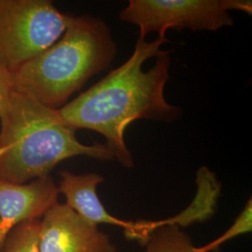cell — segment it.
Masks as SVG:
<instances>
[{
  "label": "cell",
  "instance_id": "6da1fadb",
  "mask_svg": "<svg viewBox=\"0 0 252 252\" xmlns=\"http://www.w3.org/2000/svg\"><path fill=\"white\" fill-rule=\"evenodd\" d=\"M166 41L160 36L152 42L138 38L126 63L58 109L76 130L88 129L104 135L115 160L126 168L134 166L125 142L127 126L140 119L172 123L182 114L181 108L164 97L171 52L160 48Z\"/></svg>",
  "mask_w": 252,
  "mask_h": 252
},
{
  "label": "cell",
  "instance_id": "7a4b0ae2",
  "mask_svg": "<svg viewBox=\"0 0 252 252\" xmlns=\"http://www.w3.org/2000/svg\"><path fill=\"white\" fill-rule=\"evenodd\" d=\"M76 131L58 109L15 89L0 118V180L24 184L46 178L58 163L76 156L115 159L106 144L81 143Z\"/></svg>",
  "mask_w": 252,
  "mask_h": 252
},
{
  "label": "cell",
  "instance_id": "3957f363",
  "mask_svg": "<svg viewBox=\"0 0 252 252\" xmlns=\"http://www.w3.org/2000/svg\"><path fill=\"white\" fill-rule=\"evenodd\" d=\"M117 54L108 25L101 18L71 17L63 36L14 72V88L48 108L60 109Z\"/></svg>",
  "mask_w": 252,
  "mask_h": 252
},
{
  "label": "cell",
  "instance_id": "277c9868",
  "mask_svg": "<svg viewBox=\"0 0 252 252\" xmlns=\"http://www.w3.org/2000/svg\"><path fill=\"white\" fill-rule=\"evenodd\" d=\"M71 17L49 0H0V61L14 72L54 45Z\"/></svg>",
  "mask_w": 252,
  "mask_h": 252
},
{
  "label": "cell",
  "instance_id": "5b68a950",
  "mask_svg": "<svg viewBox=\"0 0 252 252\" xmlns=\"http://www.w3.org/2000/svg\"><path fill=\"white\" fill-rule=\"evenodd\" d=\"M239 10L252 14L250 0H130L120 13L124 22L139 28V38L151 32L165 37L169 29L181 31H216L232 27L230 11Z\"/></svg>",
  "mask_w": 252,
  "mask_h": 252
},
{
  "label": "cell",
  "instance_id": "8992f818",
  "mask_svg": "<svg viewBox=\"0 0 252 252\" xmlns=\"http://www.w3.org/2000/svg\"><path fill=\"white\" fill-rule=\"evenodd\" d=\"M40 252H117L107 234L65 204H55L40 220Z\"/></svg>",
  "mask_w": 252,
  "mask_h": 252
},
{
  "label": "cell",
  "instance_id": "52a82bcc",
  "mask_svg": "<svg viewBox=\"0 0 252 252\" xmlns=\"http://www.w3.org/2000/svg\"><path fill=\"white\" fill-rule=\"evenodd\" d=\"M61 180L58 190L65 197V205L91 224H109L124 229L128 239L137 240L146 245L154 232L153 221H129L111 215L97 195V186L105 178L96 173L73 174L59 172Z\"/></svg>",
  "mask_w": 252,
  "mask_h": 252
},
{
  "label": "cell",
  "instance_id": "ba28073f",
  "mask_svg": "<svg viewBox=\"0 0 252 252\" xmlns=\"http://www.w3.org/2000/svg\"><path fill=\"white\" fill-rule=\"evenodd\" d=\"M58 186L51 176L24 184L0 180V250L14 227L41 220L58 203Z\"/></svg>",
  "mask_w": 252,
  "mask_h": 252
},
{
  "label": "cell",
  "instance_id": "9c48e42d",
  "mask_svg": "<svg viewBox=\"0 0 252 252\" xmlns=\"http://www.w3.org/2000/svg\"><path fill=\"white\" fill-rule=\"evenodd\" d=\"M143 252H202L180 226H162L153 232Z\"/></svg>",
  "mask_w": 252,
  "mask_h": 252
},
{
  "label": "cell",
  "instance_id": "30bf717a",
  "mask_svg": "<svg viewBox=\"0 0 252 252\" xmlns=\"http://www.w3.org/2000/svg\"><path fill=\"white\" fill-rule=\"evenodd\" d=\"M40 220L26 221L14 227L8 234L0 252H40Z\"/></svg>",
  "mask_w": 252,
  "mask_h": 252
},
{
  "label": "cell",
  "instance_id": "8fae6325",
  "mask_svg": "<svg viewBox=\"0 0 252 252\" xmlns=\"http://www.w3.org/2000/svg\"><path fill=\"white\" fill-rule=\"evenodd\" d=\"M252 231V198H250L246 206L244 207L243 210L234 220V223L229 227V229L212 242L207 244L204 247H200V250L202 252H213L227 241L232 240L239 235L249 234Z\"/></svg>",
  "mask_w": 252,
  "mask_h": 252
},
{
  "label": "cell",
  "instance_id": "7c38bea8",
  "mask_svg": "<svg viewBox=\"0 0 252 252\" xmlns=\"http://www.w3.org/2000/svg\"><path fill=\"white\" fill-rule=\"evenodd\" d=\"M14 90L12 73L0 61V118L4 115L9 107L10 97Z\"/></svg>",
  "mask_w": 252,
  "mask_h": 252
}]
</instances>
